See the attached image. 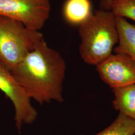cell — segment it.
Wrapping results in <instances>:
<instances>
[{"label":"cell","mask_w":135,"mask_h":135,"mask_svg":"<svg viewBox=\"0 0 135 135\" xmlns=\"http://www.w3.org/2000/svg\"><path fill=\"white\" fill-rule=\"evenodd\" d=\"M66 63L43 39L10 72L29 97L40 104L62 103Z\"/></svg>","instance_id":"1"},{"label":"cell","mask_w":135,"mask_h":135,"mask_svg":"<svg viewBox=\"0 0 135 135\" xmlns=\"http://www.w3.org/2000/svg\"><path fill=\"white\" fill-rule=\"evenodd\" d=\"M79 53L84 62L95 65L112 54L118 42L116 16L111 11L99 9L79 26Z\"/></svg>","instance_id":"2"},{"label":"cell","mask_w":135,"mask_h":135,"mask_svg":"<svg viewBox=\"0 0 135 135\" xmlns=\"http://www.w3.org/2000/svg\"><path fill=\"white\" fill-rule=\"evenodd\" d=\"M43 39L40 31L0 16V62L10 71Z\"/></svg>","instance_id":"3"},{"label":"cell","mask_w":135,"mask_h":135,"mask_svg":"<svg viewBox=\"0 0 135 135\" xmlns=\"http://www.w3.org/2000/svg\"><path fill=\"white\" fill-rule=\"evenodd\" d=\"M51 0H0V16L40 31L49 19Z\"/></svg>","instance_id":"4"},{"label":"cell","mask_w":135,"mask_h":135,"mask_svg":"<svg viewBox=\"0 0 135 135\" xmlns=\"http://www.w3.org/2000/svg\"><path fill=\"white\" fill-rule=\"evenodd\" d=\"M0 90L13 103L15 126L19 132L24 124L36 121L38 112L31 103V99L17 82L10 70L0 62Z\"/></svg>","instance_id":"5"},{"label":"cell","mask_w":135,"mask_h":135,"mask_svg":"<svg viewBox=\"0 0 135 135\" xmlns=\"http://www.w3.org/2000/svg\"><path fill=\"white\" fill-rule=\"evenodd\" d=\"M102 80L112 89L135 84V61L128 55L112 54L96 66Z\"/></svg>","instance_id":"6"},{"label":"cell","mask_w":135,"mask_h":135,"mask_svg":"<svg viewBox=\"0 0 135 135\" xmlns=\"http://www.w3.org/2000/svg\"><path fill=\"white\" fill-rule=\"evenodd\" d=\"M118 45L114 49L115 54L129 56L135 61V25L125 18L116 16Z\"/></svg>","instance_id":"7"},{"label":"cell","mask_w":135,"mask_h":135,"mask_svg":"<svg viewBox=\"0 0 135 135\" xmlns=\"http://www.w3.org/2000/svg\"><path fill=\"white\" fill-rule=\"evenodd\" d=\"M93 13L90 0H66L63 8L64 19L70 24H81Z\"/></svg>","instance_id":"8"},{"label":"cell","mask_w":135,"mask_h":135,"mask_svg":"<svg viewBox=\"0 0 135 135\" xmlns=\"http://www.w3.org/2000/svg\"><path fill=\"white\" fill-rule=\"evenodd\" d=\"M115 109L135 120V84L113 89Z\"/></svg>","instance_id":"9"},{"label":"cell","mask_w":135,"mask_h":135,"mask_svg":"<svg viewBox=\"0 0 135 135\" xmlns=\"http://www.w3.org/2000/svg\"><path fill=\"white\" fill-rule=\"evenodd\" d=\"M135 120L119 113L116 119L95 135H135Z\"/></svg>","instance_id":"10"},{"label":"cell","mask_w":135,"mask_h":135,"mask_svg":"<svg viewBox=\"0 0 135 135\" xmlns=\"http://www.w3.org/2000/svg\"><path fill=\"white\" fill-rule=\"evenodd\" d=\"M110 11L115 16L135 21V0H112Z\"/></svg>","instance_id":"11"},{"label":"cell","mask_w":135,"mask_h":135,"mask_svg":"<svg viewBox=\"0 0 135 135\" xmlns=\"http://www.w3.org/2000/svg\"><path fill=\"white\" fill-rule=\"evenodd\" d=\"M112 0H101L100 9L110 11V6Z\"/></svg>","instance_id":"12"}]
</instances>
